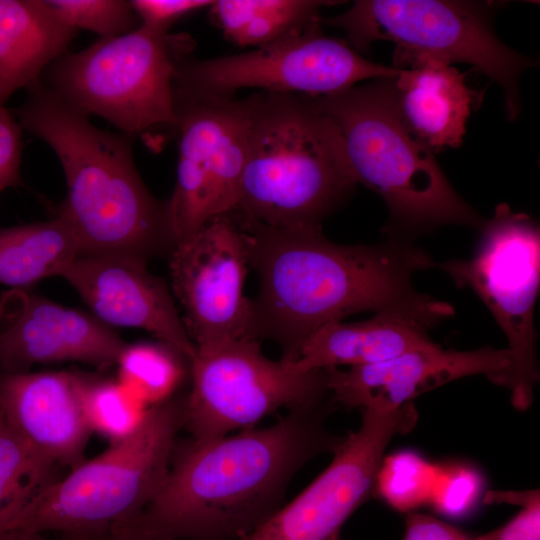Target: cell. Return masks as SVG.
Returning a JSON list of instances; mask_svg holds the SVG:
<instances>
[{
	"label": "cell",
	"instance_id": "1",
	"mask_svg": "<svg viewBox=\"0 0 540 540\" xmlns=\"http://www.w3.org/2000/svg\"><path fill=\"white\" fill-rule=\"evenodd\" d=\"M232 216L245 231L259 281L251 299L253 337L276 342L281 359L297 360L320 327L350 314L398 312L430 327L454 314L450 304L414 288V273L436 263L407 240L341 245L321 229H277Z\"/></svg>",
	"mask_w": 540,
	"mask_h": 540
},
{
	"label": "cell",
	"instance_id": "2",
	"mask_svg": "<svg viewBox=\"0 0 540 540\" xmlns=\"http://www.w3.org/2000/svg\"><path fill=\"white\" fill-rule=\"evenodd\" d=\"M334 405L292 409L268 427L176 444L162 486L135 524L176 540L239 538L280 508L305 464L339 446L343 437L325 426Z\"/></svg>",
	"mask_w": 540,
	"mask_h": 540
},
{
	"label": "cell",
	"instance_id": "3",
	"mask_svg": "<svg viewBox=\"0 0 540 540\" xmlns=\"http://www.w3.org/2000/svg\"><path fill=\"white\" fill-rule=\"evenodd\" d=\"M16 109L21 127L45 142L64 172L67 194L57 216L72 228L80 256L125 254L148 259L172 244L165 203L143 183L132 140L93 125L41 81Z\"/></svg>",
	"mask_w": 540,
	"mask_h": 540
},
{
	"label": "cell",
	"instance_id": "4",
	"mask_svg": "<svg viewBox=\"0 0 540 540\" xmlns=\"http://www.w3.org/2000/svg\"><path fill=\"white\" fill-rule=\"evenodd\" d=\"M247 102L246 159L231 213L271 228L321 229L357 185L338 128L309 96L261 91Z\"/></svg>",
	"mask_w": 540,
	"mask_h": 540
},
{
	"label": "cell",
	"instance_id": "5",
	"mask_svg": "<svg viewBox=\"0 0 540 540\" xmlns=\"http://www.w3.org/2000/svg\"><path fill=\"white\" fill-rule=\"evenodd\" d=\"M394 78L310 98L338 128L357 184L387 205L391 234L446 224L480 228L485 220L455 191L434 152L403 122Z\"/></svg>",
	"mask_w": 540,
	"mask_h": 540
},
{
	"label": "cell",
	"instance_id": "6",
	"mask_svg": "<svg viewBox=\"0 0 540 540\" xmlns=\"http://www.w3.org/2000/svg\"><path fill=\"white\" fill-rule=\"evenodd\" d=\"M183 427L184 399L152 405L132 435L53 482L7 530L83 539L134 523L162 486Z\"/></svg>",
	"mask_w": 540,
	"mask_h": 540
},
{
	"label": "cell",
	"instance_id": "7",
	"mask_svg": "<svg viewBox=\"0 0 540 540\" xmlns=\"http://www.w3.org/2000/svg\"><path fill=\"white\" fill-rule=\"evenodd\" d=\"M190 39L140 26L66 52L44 71L41 82L64 101L96 114L131 138L168 129L176 132L174 78Z\"/></svg>",
	"mask_w": 540,
	"mask_h": 540
},
{
	"label": "cell",
	"instance_id": "8",
	"mask_svg": "<svg viewBox=\"0 0 540 540\" xmlns=\"http://www.w3.org/2000/svg\"><path fill=\"white\" fill-rule=\"evenodd\" d=\"M498 6L487 1L357 0L322 22L341 28L357 52L388 40L396 44L394 54H427L472 65L500 85L513 121L521 110L520 76L537 63L496 36L492 23Z\"/></svg>",
	"mask_w": 540,
	"mask_h": 540
},
{
	"label": "cell",
	"instance_id": "9",
	"mask_svg": "<svg viewBox=\"0 0 540 540\" xmlns=\"http://www.w3.org/2000/svg\"><path fill=\"white\" fill-rule=\"evenodd\" d=\"M476 250L467 260L436 263L459 287L473 290L508 340L511 366L505 387L513 406L524 411L539 381L534 310L540 280V235L525 213L501 203L484 221Z\"/></svg>",
	"mask_w": 540,
	"mask_h": 540
},
{
	"label": "cell",
	"instance_id": "10",
	"mask_svg": "<svg viewBox=\"0 0 540 540\" xmlns=\"http://www.w3.org/2000/svg\"><path fill=\"white\" fill-rule=\"evenodd\" d=\"M188 365L191 389L184 398V427L194 439L255 427L281 408L332 399L325 369L301 371L293 361L272 360L262 352L259 340L196 347Z\"/></svg>",
	"mask_w": 540,
	"mask_h": 540
},
{
	"label": "cell",
	"instance_id": "11",
	"mask_svg": "<svg viewBox=\"0 0 540 540\" xmlns=\"http://www.w3.org/2000/svg\"><path fill=\"white\" fill-rule=\"evenodd\" d=\"M321 23L245 53L208 60L186 55L177 64L174 90L233 97L239 89L259 88L320 97L399 74V69L364 58L346 41L326 36Z\"/></svg>",
	"mask_w": 540,
	"mask_h": 540
},
{
	"label": "cell",
	"instance_id": "12",
	"mask_svg": "<svg viewBox=\"0 0 540 540\" xmlns=\"http://www.w3.org/2000/svg\"><path fill=\"white\" fill-rule=\"evenodd\" d=\"M177 179L165 202L172 248L213 219L233 212L246 159L247 98L188 95L174 90Z\"/></svg>",
	"mask_w": 540,
	"mask_h": 540
},
{
	"label": "cell",
	"instance_id": "13",
	"mask_svg": "<svg viewBox=\"0 0 540 540\" xmlns=\"http://www.w3.org/2000/svg\"><path fill=\"white\" fill-rule=\"evenodd\" d=\"M361 412L360 427L343 437L328 467L239 540H339L346 521L374 492L388 444L418 420L413 402L391 412Z\"/></svg>",
	"mask_w": 540,
	"mask_h": 540
},
{
	"label": "cell",
	"instance_id": "14",
	"mask_svg": "<svg viewBox=\"0 0 540 540\" xmlns=\"http://www.w3.org/2000/svg\"><path fill=\"white\" fill-rule=\"evenodd\" d=\"M249 267L245 231L230 214L172 248L171 288L196 347L254 339L252 302L243 292Z\"/></svg>",
	"mask_w": 540,
	"mask_h": 540
},
{
	"label": "cell",
	"instance_id": "15",
	"mask_svg": "<svg viewBox=\"0 0 540 540\" xmlns=\"http://www.w3.org/2000/svg\"><path fill=\"white\" fill-rule=\"evenodd\" d=\"M126 345L94 316L26 289L0 300V369L28 372L35 364L75 361L98 368L115 365Z\"/></svg>",
	"mask_w": 540,
	"mask_h": 540
},
{
	"label": "cell",
	"instance_id": "16",
	"mask_svg": "<svg viewBox=\"0 0 540 540\" xmlns=\"http://www.w3.org/2000/svg\"><path fill=\"white\" fill-rule=\"evenodd\" d=\"M511 359L507 349L484 346L476 350H445L439 344L392 359L352 366L326 368L333 401L349 408L391 412L420 394L471 375H485L505 387Z\"/></svg>",
	"mask_w": 540,
	"mask_h": 540
},
{
	"label": "cell",
	"instance_id": "17",
	"mask_svg": "<svg viewBox=\"0 0 540 540\" xmlns=\"http://www.w3.org/2000/svg\"><path fill=\"white\" fill-rule=\"evenodd\" d=\"M147 261L125 254L83 255L62 272L93 316L106 326L139 328L154 335L188 363L196 353L165 282Z\"/></svg>",
	"mask_w": 540,
	"mask_h": 540
},
{
	"label": "cell",
	"instance_id": "18",
	"mask_svg": "<svg viewBox=\"0 0 540 540\" xmlns=\"http://www.w3.org/2000/svg\"><path fill=\"white\" fill-rule=\"evenodd\" d=\"M81 374H0V413L31 447L57 465L81 464L91 435L81 402Z\"/></svg>",
	"mask_w": 540,
	"mask_h": 540
},
{
	"label": "cell",
	"instance_id": "19",
	"mask_svg": "<svg viewBox=\"0 0 540 540\" xmlns=\"http://www.w3.org/2000/svg\"><path fill=\"white\" fill-rule=\"evenodd\" d=\"M393 80L399 114L409 131L433 152L458 148L472 108L482 92L468 86L450 62L427 54H393Z\"/></svg>",
	"mask_w": 540,
	"mask_h": 540
},
{
	"label": "cell",
	"instance_id": "20",
	"mask_svg": "<svg viewBox=\"0 0 540 540\" xmlns=\"http://www.w3.org/2000/svg\"><path fill=\"white\" fill-rule=\"evenodd\" d=\"M430 326L411 315L381 312L365 321H334L304 344L294 366L301 371L374 364L404 353L437 346Z\"/></svg>",
	"mask_w": 540,
	"mask_h": 540
},
{
	"label": "cell",
	"instance_id": "21",
	"mask_svg": "<svg viewBox=\"0 0 540 540\" xmlns=\"http://www.w3.org/2000/svg\"><path fill=\"white\" fill-rule=\"evenodd\" d=\"M76 31L46 0H0V106L40 82L47 67L68 52Z\"/></svg>",
	"mask_w": 540,
	"mask_h": 540
},
{
	"label": "cell",
	"instance_id": "22",
	"mask_svg": "<svg viewBox=\"0 0 540 540\" xmlns=\"http://www.w3.org/2000/svg\"><path fill=\"white\" fill-rule=\"evenodd\" d=\"M79 256L76 236L59 216L0 229V283L12 289L60 276Z\"/></svg>",
	"mask_w": 540,
	"mask_h": 540
},
{
	"label": "cell",
	"instance_id": "23",
	"mask_svg": "<svg viewBox=\"0 0 540 540\" xmlns=\"http://www.w3.org/2000/svg\"><path fill=\"white\" fill-rule=\"evenodd\" d=\"M336 1L219 0L210 17L224 36L238 46H264L299 34L319 22L320 9Z\"/></svg>",
	"mask_w": 540,
	"mask_h": 540
},
{
	"label": "cell",
	"instance_id": "24",
	"mask_svg": "<svg viewBox=\"0 0 540 540\" xmlns=\"http://www.w3.org/2000/svg\"><path fill=\"white\" fill-rule=\"evenodd\" d=\"M56 465L24 441L0 413V532L57 480Z\"/></svg>",
	"mask_w": 540,
	"mask_h": 540
},
{
	"label": "cell",
	"instance_id": "25",
	"mask_svg": "<svg viewBox=\"0 0 540 540\" xmlns=\"http://www.w3.org/2000/svg\"><path fill=\"white\" fill-rule=\"evenodd\" d=\"M181 360L185 359L164 343L139 342L126 343L115 365L119 382L152 406L171 398L183 377Z\"/></svg>",
	"mask_w": 540,
	"mask_h": 540
},
{
	"label": "cell",
	"instance_id": "26",
	"mask_svg": "<svg viewBox=\"0 0 540 540\" xmlns=\"http://www.w3.org/2000/svg\"><path fill=\"white\" fill-rule=\"evenodd\" d=\"M81 402L91 432L120 442L141 424L147 408L119 381L81 376Z\"/></svg>",
	"mask_w": 540,
	"mask_h": 540
},
{
	"label": "cell",
	"instance_id": "27",
	"mask_svg": "<svg viewBox=\"0 0 540 540\" xmlns=\"http://www.w3.org/2000/svg\"><path fill=\"white\" fill-rule=\"evenodd\" d=\"M437 472L438 465L420 455L398 452L383 458L374 491L394 509L409 513L430 503Z\"/></svg>",
	"mask_w": 540,
	"mask_h": 540
},
{
	"label": "cell",
	"instance_id": "28",
	"mask_svg": "<svg viewBox=\"0 0 540 540\" xmlns=\"http://www.w3.org/2000/svg\"><path fill=\"white\" fill-rule=\"evenodd\" d=\"M70 27L90 30L100 38L116 37L138 29L141 22L126 0H46Z\"/></svg>",
	"mask_w": 540,
	"mask_h": 540
},
{
	"label": "cell",
	"instance_id": "29",
	"mask_svg": "<svg viewBox=\"0 0 540 540\" xmlns=\"http://www.w3.org/2000/svg\"><path fill=\"white\" fill-rule=\"evenodd\" d=\"M482 489L479 473L465 465L438 466L430 504L439 512L460 516L469 512Z\"/></svg>",
	"mask_w": 540,
	"mask_h": 540
},
{
	"label": "cell",
	"instance_id": "30",
	"mask_svg": "<svg viewBox=\"0 0 540 540\" xmlns=\"http://www.w3.org/2000/svg\"><path fill=\"white\" fill-rule=\"evenodd\" d=\"M486 503H511L520 511L503 526L475 540H540V495L538 489L525 491H491Z\"/></svg>",
	"mask_w": 540,
	"mask_h": 540
},
{
	"label": "cell",
	"instance_id": "31",
	"mask_svg": "<svg viewBox=\"0 0 540 540\" xmlns=\"http://www.w3.org/2000/svg\"><path fill=\"white\" fill-rule=\"evenodd\" d=\"M141 26L152 31L167 34L170 27L181 17L210 7L214 1L210 0H131Z\"/></svg>",
	"mask_w": 540,
	"mask_h": 540
},
{
	"label": "cell",
	"instance_id": "32",
	"mask_svg": "<svg viewBox=\"0 0 540 540\" xmlns=\"http://www.w3.org/2000/svg\"><path fill=\"white\" fill-rule=\"evenodd\" d=\"M21 157V126L5 106H0V195L21 183Z\"/></svg>",
	"mask_w": 540,
	"mask_h": 540
},
{
	"label": "cell",
	"instance_id": "33",
	"mask_svg": "<svg viewBox=\"0 0 540 540\" xmlns=\"http://www.w3.org/2000/svg\"><path fill=\"white\" fill-rule=\"evenodd\" d=\"M403 540H475L460 529L433 516L409 512Z\"/></svg>",
	"mask_w": 540,
	"mask_h": 540
},
{
	"label": "cell",
	"instance_id": "34",
	"mask_svg": "<svg viewBox=\"0 0 540 540\" xmlns=\"http://www.w3.org/2000/svg\"><path fill=\"white\" fill-rule=\"evenodd\" d=\"M70 540H176L167 536L158 535L144 530L137 524H128L112 528L104 533L83 538Z\"/></svg>",
	"mask_w": 540,
	"mask_h": 540
},
{
	"label": "cell",
	"instance_id": "35",
	"mask_svg": "<svg viewBox=\"0 0 540 540\" xmlns=\"http://www.w3.org/2000/svg\"><path fill=\"white\" fill-rule=\"evenodd\" d=\"M0 540H70L66 537L48 534L27 532L22 530H6L0 532Z\"/></svg>",
	"mask_w": 540,
	"mask_h": 540
}]
</instances>
